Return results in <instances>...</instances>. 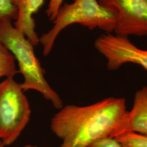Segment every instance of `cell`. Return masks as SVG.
Returning <instances> with one entry per match:
<instances>
[{
    "label": "cell",
    "mask_w": 147,
    "mask_h": 147,
    "mask_svg": "<svg viewBox=\"0 0 147 147\" xmlns=\"http://www.w3.org/2000/svg\"><path fill=\"white\" fill-rule=\"evenodd\" d=\"M126 100L109 97L92 105H66L55 114L50 127L62 140L59 147H89L126 132Z\"/></svg>",
    "instance_id": "cell-1"
},
{
    "label": "cell",
    "mask_w": 147,
    "mask_h": 147,
    "mask_svg": "<svg viewBox=\"0 0 147 147\" xmlns=\"http://www.w3.org/2000/svg\"><path fill=\"white\" fill-rule=\"evenodd\" d=\"M11 20H0V43L10 51L18 63L19 73L24 76L20 84L24 92L34 90L51 101L53 106L60 110L63 101L50 86L44 77L45 70L42 68L34 51V46L24 34L11 24Z\"/></svg>",
    "instance_id": "cell-2"
},
{
    "label": "cell",
    "mask_w": 147,
    "mask_h": 147,
    "mask_svg": "<svg viewBox=\"0 0 147 147\" xmlns=\"http://www.w3.org/2000/svg\"><path fill=\"white\" fill-rule=\"evenodd\" d=\"M116 19V11L100 5L97 0H75L70 4H62L53 21V28L39 38L43 55L47 56L51 53L59 34L71 24H79L90 30L99 28L111 33L115 30Z\"/></svg>",
    "instance_id": "cell-3"
},
{
    "label": "cell",
    "mask_w": 147,
    "mask_h": 147,
    "mask_svg": "<svg viewBox=\"0 0 147 147\" xmlns=\"http://www.w3.org/2000/svg\"><path fill=\"white\" fill-rule=\"evenodd\" d=\"M31 110L29 101L14 78L0 84V141L11 145L29 123Z\"/></svg>",
    "instance_id": "cell-4"
},
{
    "label": "cell",
    "mask_w": 147,
    "mask_h": 147,
    "mask_svg": "<svg viewBox=\"0 0 147 147\" xmlns=\"http://www.w3.org/2000/svg\"><path fill=\"white\" fill-rule=\"evenodd\" d=\"M94 47L106 58L109 70H118L127 63L137 64L147 70V50L137 47L128 37L106 33L95 40Z\"/></svg>",
    "instance_id": "cell-5"
},
{
    "label": "cell",
    "mask_w": 147,
    "mask_h": 147,
    "mask_svg": "<svg viewBox=\"0 0 147 147\" xmlns=\"http://www.w3.org/2000/svg\"><path fill=\"white\" fill-rule=\"evenodd\" d=\"M98 2L116 11V34L147 36V0H99Z\"/></svg>",
    "instance_id": "cell-6"
},
{
    "label": "cell",
    "mask_w": 147,
    "mask_h": 147,
    "mask_svg": "<svg viewBox=\"0 0 147 147\" xmlns=\"http://www.w3.org/2000/svg\"><path fill=\"white\" fill-rule=\"evenodd\" d=\"M18 10L14 26L22 32L33 46H37L39 38L35 31L36 24L33 15L43 5L45 0H11Z\"/></svg>",
    "instance_id": "cell-7"
},
{
    "label": "cell",
    "mask_w": 147,
    "mask_h": 147,
    "mask_svg": "<svg viewBox=\"0 0 147 147\" xmlns=\"http://www.w3.org/2000/svg\"><path fill=\"white\" fill-rule=\"evenodd\" d=\"M127 132L147 136V86L137 90L135 94L133 107L127 113Z\"/></svg>",
    "instance_id": "cell-8"
},
{
    "label": "cell",
    "mask_w": 147,
    "mask_h": 147,
    "mask_svg": "<svg viewBox=\"0 0 147 147\" xmlns=\"http://www.w3.org/2000/svg\"><path fill=\"white\" fill-rule=\"evenodd\" d=\"M16 61L14 56L0 43V78H14L19 73L16 68Z\"/></svg>",
    "instance_id": "cell-9"
},
{
    "label": "cell",
    "mask_w": 147,
    "mask_h": 147,
    "mask_svg": "<svg viewBox=\"0 0 147 147\" xmlns=\"http://www.w3.org/2000/svg\"><path fill=\"white\" fill-rule=\"evenodd\" d=\"M121 147H147V136L134 132H127L115 138Z\"/></svg>",
    "instance_id": "cell-10"
},
{
    "label": "cell",
    "mask_w": 147,
    "mask_h": 147,
    "mask_svg": "<svg viewBox=\"0 0 147 147\" xmlns=\"http://www.w3.org/2000/svg\"><path fill=\"white\" fill-rule=\"evenodd\" d=\"M18 16V8L11 0H0V20L5 19L16 20Z\"/></svg>",
    "instance_id": "cell-11"
},
{
    "label": "cell",
    "mask_w": 147,
    "mask_h": 147,
    "mask_svg": "<svg viewBox=\"0 0 147 147\" xmlns=\"http://www.w3.org/2000/svg\"><path fill=\"white\" fill-rule=\"evenodd\" d=\"M63 2V0H50L46 13L50 21H53L55 19L58 9L62 5Z\"/></svg>",
    "instance_id": "cell-12"
},
{
    "label": "cell",
    "mask_w": 147,
    "mask_h": 147,
    "mask_svg": "<svg viewBox=\"0 0 147 147\" xmlns=\"http://www.w3.org/2000/svg\"><path fill=\"white\" fill-rule=\"evenodd\" d=\"M89 147H121L115 138H106L93 143Z\"/></svg>",
    "instance_id": "cell-13"
},
{
    "label": "cell",
    "mask_w": 147,
    "mask_h": 147,
    "mask_svg": "<svg viewBox=\"0 0 147 147\" xmlns=\"http://www.w3.org/2000/svg\"><path fill=\"white\" fill-rule=\"evenodd\" d=\"M0 147H5L3 143L0 141ZM22 147H38L36 145H32V144H27L26 146Z\"/></svg>",
    "instance_id": "cell-14"
}]
</instances>
